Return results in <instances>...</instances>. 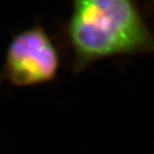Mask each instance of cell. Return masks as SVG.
Here are the masks:
<instances>
[{"label": "cell", "instance_id": "cell-1", "mask_svg": "<svg viewBox=\"0 0 154 154\" xmlns=\"http://www.w3.org/2000/svg\"><path fill=\"white\" fill-rule=\"evenodd\" d=\"M68 37L75 71L112 56L154 53V36L133 0H72Z\"/></svg>", "mask_w": 154, "mask_h": 154}, {"label": "cell", "instance_id": "cell-2", "mask_svg": "<svg viewBox=\"0 0 154 154\" xmlns=\"http://www.w3.org/2000/svg\"><path fill=\"white\" fill-rule=\"evenodd\" d=\"M59 69V55L41 27L33 26L17 33L6 49L1 75L16 86L50 82Z\"/></svg>", "mask_w": 154, "mask_h": 154}]
</instances>
